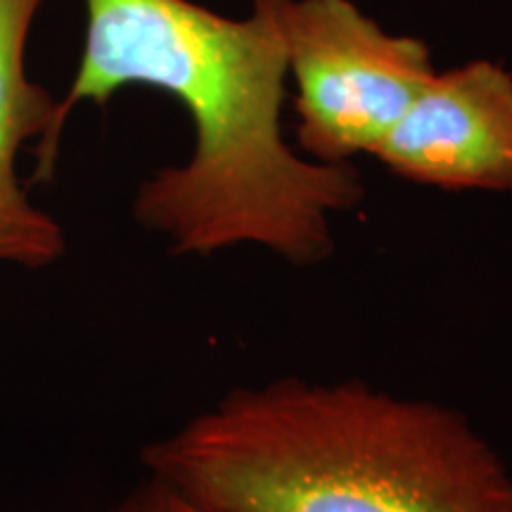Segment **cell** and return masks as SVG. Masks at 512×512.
Listing matches in <instances>:
<instances>
[{
	"label": "cell",
	"instance_id": "cell-1",
	"mask_svg": "<svg viewBox=\"0 0 512 512\" xmlns=\"http://www.w3.org/2000/svg\"><path fill=\"white\" fill-rule=\"evenodd\" d=\"M86 38L57 126L81 102L128 86L169 93L188 112L185 162L140 181L133 216L176 256L259 247L297 268L335 254V219L366 200L361 174L294 152L283 133L287 48L280 0L226 17L195 0H83Z\"/></svg>",
	"mask_w": 512,
	"mask_h": 512
},
{
	"label": "cell",
	"instance_id": "cell-2",
	"mask_svg": "<svg viewBox=\"0 0 512 512\" xmlns=\"http://www.w3.org/2000/svg\"><path fill=\"white\" fill-rule=\"evenodd\" d=\"M219 512H512V475L446 403L366 380L235 387L140 453Z\"/></svg>",
	"mask_w": 512,
	"mask_h": 512
},
{
	"label": "cell",
	"instance_id": "cell-3",
	"mask_svg": "<svg viewBox=\"0 0 512 512\" xmlns=\"http://www.w3.org/2000/svg\"><path fill=\"white\" fill-rule=\"evenodd\" d=\"M297 143L323 164L370 155L437 69L422 38L389 34L354 0H280Z\"/></svg>",
	"mask_w": 512,
	"mask_h": 512
},
{
	"label": "cell",
	"instance_id": "cell-4",
	"mask_svg": "<svg viewBox=\"0 0 512 512\" xmlns=\"http://www.w3.org/2000/svg\"><path fill=\"white\" fill-rule=\"evenodd\" d=\"M373 157L418 185L512 192V72L491 60L437 72Z\"/></svg>",
	"mask_w": 512,
	"mask_h": 512
},
{
	"label": "cell",
	"instance_id": "cell-5",
	"mask_svg": "<svg viewBox=\"0 0 512 512\" xmlns=\"http://www.w3.org/2000/svg\"><path fill=\"white\" fill-rule=\"evenodd\" d=\"M46 0H0V264L43 271L67 252L64 230L29 200L19 155L36 143V174L50 181L60 159L57 98L29 76L27 48Z\"/></svg>",
	"mask_w": 512,
	"mask_h": 512
},
{
	"label": "cell",
	"instance_id": "cell-6",
	"mask_svg": "<svg viewBox=\"0 0 512 512\" xmlns=\"http://www.w3.org/2000/svg\"><path fill=\"white\" fill-rule=\"evenodd\" d=\"M110 512H219L195 498L183 494L176 486L166 484L164 479L147 475L136 489L128 491Z\"/></svg>",
	"mask_w": 512,
	"mask_h": 512
}]
</instances>
